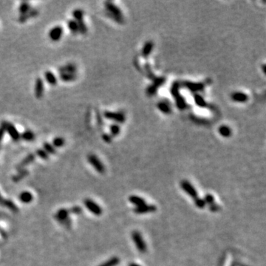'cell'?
I'll list each match as a JSON object with an SVG mask.
<instances>
[{"instance_id": "8992f818", "label": "cell", "mask_w": 266, "mask_h": 266, "mask_svg": "<svg viewBox=\"0 0 266 266\" xmlns=\"http://www.w3.org/2000/svg\"><path fill=\"white\" fill-rule=\"evenodd\" d=\"M84 204L86 206V208L90 212H92L93 215H95V216H100L102 215L103 210H102L101 207L98 203H96L93 200H91V199H85L84 200Z\"/></svg>"}, {"instance_id": "44dd1931", "label": "cell", "mask_w": 266, "mask_h": 266, "mask_svg": "<svg viewBox=\"0 0 266 266\" xmlns=\"http://www.w3.org/2000/svg\"><path fill=\"white\" fill-rule=\"evenodd\" d=\"M19 200L21 203H30L33 200V195L29 192H21L19 196Z\"/></svg>"}, {"instance_id": "5b68a950", "label": "cell", "mask_w": 266, "mask_h": 266, "mask_svg": "<svg viewBox=\"0 0 266 266\" xmlns=\"http://www.w3.org/2000/svg\"><path fill=\"white\" fill-rule=\"evenodd\" d=\"M180 187L183 189L189 196L192 197L193 200H195V198L198 197V193H197V190L195 189V187L192 186V184L190 183L189 181L186 180H181L180 183Z\"/></svg>"}, {"instance_id": "e575fe53", "label": "cell", "mask_w": 266, "mask_h": 266, "mask_svg": "<svg viewBox=\"0 0 266 266\" xmlns=\"http://www.w3.org/2000/svg\"><path fill=\"white\" fill-rule=\"evenodd\" d=\"M78 33H81V34H86L87 33V27L85 25V22L82 21H78Z\"/></svg>"}, {"instance_id": "f546056e", "label": "cell", "mask_w": 266, "mask_h": 266, "mask_svg": "<svg viewBox=\"0 0 266 266\" xmlns=\"http://www.w3.org/2000/svg\"><path fill=\"white\" fill-rule=\"evenodd\" d=\"M43 149L46 151L48 155H55L56 153V148L53 146V145L51 144L50 143H48V142H45L43 144Z\"/></svg>"}, {"instance_id": "74e56055", "label": "cell", "mask_w": 266, "mask_h": 266, "mask_svg": "<svg viewBox=\"0 0 266 266\" xmlns=\"http://www.w3.org/2000/svg\"><path fill=\"white\" fill-rule=\"evenodd\" d=\"M110 133H111V135H113V136H116V135H118V134L120 133V128L118 125L113 124L110 126Z\"/></svg>"}, {"instance_id": "ac0fdd59", "label": "cell", "mask_w": 266, "mask_h": 266, "mask_svg": "<svg viewBox=\"0 0 266 266\" xmlns=\"http://www.w3.org/2000/svg\"><path fill=\"white\" fill-rule=\"evenodd\" d=\"M185 86L190 91L193 93H196L198 91H202L204 89V84H195L192 82H186Z\"/></svg>"}, {"instance_id": "7dc6e473", "label": "cell", "mask_w": 266, "mask_h": 266, "mask_svg": "<svg viewBox=\"0 0 266 266\" xmlns=\"http://www.w3.org/2000/svg\"><path fill=\"white\" fill-rule=\"evenodd\" d=\"M232 266H235V265H232Z\"/></svg>"}, {"instance_id": "30bf717a", "label": "cell", "mask_w": 266, "mask_h": 266, "mask_svg": "<svg viewBox=\"0 0 266 266\" xmlns=\"http://www.w3.org/2000/svg\"><path fill=\"white\" fill-rule=\"evenodd\" d=\"M64 33V29L61 26H56L49 31L48 36L50 39L53 41H58L61 39Z\"/></svg>"}, {"instance_id": "ffe728a7", "label": "cell", "mask_w": 266, "mask_h": 266, "mask_svg": "<svg viewBox=\"0 0 266 266\" xmlns=\"http://www.w3.org/2000/svg\"><path fill=\"white\" fill-rule=\"evenodd\" d=\"M20 138H22L23 140H25V141L31 142L35 140L36 138V135L33 132H32L31 130H25V131L23 132L22 133L20 134Z\"/></svg>"}, {"instance_id": "7c38bea8", "label": "cell", "mask_w": 266, "mask_h": 266, "mask_svg": "<svg viewBox=\"0 0 266 266\" xmlns=\"http://www.w3.org/2000/svg\"><path fill=\"white\" fill-rule=\"evenodd\" d=\"M38 13H39V11H38V9H36V8H31L28 13L22 15H20L18 21L20 23H24L28 21V20L32 19V18L36 17L38 15Z\"/></svg>"}, {"instance_id": "7bdbcfd3", "label": "cell", "mask_w": 266, "mask_h": 266, "mask_svg": "<svg viewBox=\"0 0 266 266\" xmlns=\"http://www.w3.org/2000/svg\"><path fill=\"white\" fill-rule=\"evenodd\" d=\"M5 134V130L4 127H3L2 125L1 124L0 125V143H1L3 138H4Z\"/></svg>"}, {"instance_id": "484cf974", "label": "cell", "mask_w": 266, "mask_h": 266, "mask_svg": "<svg viewBox=\"0 0 266 266\" xmlns=\"http://www.w3.org/2000/svg\"><path fill=\"white\" fill-rule=\"evenodd\" d=\"M119 263L120 259L117 257H113L98 266H117Z\"/></svg>"}, {"instance_id": "cb8c5ba5", "label": "cell", "mask_w": 266, "mask_h": 266, "mask_svg": "<svg viewBox=\"0 0 266 266\" xmlns=\"http://www.w3.org/2000/svg\"><path fill=\"white\" fill-rule=\"evenodd\" d=\"M67 27L69 28L70 31L73 34H76V33H78V22L75 21L74 19H70L67 21Z\"/></svg>"}, {"instance_id": "277c9868", "label": "cell", "mask_w": 266, "mask_h": 266, "mask_svg": "<svg viewBox=\"0 0 266 266\" xmlns=\"http://www.w3.org/2000/svg\"><path fill=\"white\" fill-rule=\"evenodd\" d=\"M87 160L89 163L92 165V166L96 170L98 173L103 174L105 172V166L103 163L100 160V159L94 155V154H90L87 156Z\"/></svg>"}, {"instance_id": "2e32d148", "label": "cell", "mask_w": 266, "mask_h": 266, "mask_svg": "<svg viewBox=\"0 0 266 266\" xmlns=\"http://www.w3.org/2000/svg\"><path fill=\"white\" fill-rule=\"evenodd\" d=\"M232 98L233 101L236 102L244 103V102L247 101L248 97V95L245 93H242V92H235V93H232Z\"/></svg>"}, {"instance_id": "836d02e7", "label": "cell", "mask_w": 266, "mask_h": 266, "mask_svg": "<svg viewBox=\"0 0 266 266\" xmlns=\"http://www.w3.org/2000/svg\"><path fill=\"white\" fill-rule=\"evenodd\" d=\"M195 101L196 102L197 105H198L200 107H208V103L205 101L204 98L202 96H200V95H195Z\"/></svg>"}, {"instance_id": "4fadbf2b", "label": "cell", "mask_w": 266, "mask_h": 266, "mask_svg": "<svg viewBox=\"0 0 266 266\" xmlns=\"http://www.w3.org/2000/svg\"><path fill=\"white\" fill-rule=\"evenodd\" d=\"M35 158H36V155H35L34 154L31 153L28 155L25 158L20 162L19 164L16 166V169H17L18 171L21 169H24L25 167L26 166H28V164H31V163H32L33 161H34Z\"/></svg>"}, {"instance_id": "83f0119b", "label": "cell", "mask_w": 266, "mask_h": 266, "mask_svg": "<svg viewBox=\"0 0 266 266\" xmlns=\"http://www.w3.org/2000/svg\"><path fill=\"white\" fill-rule=\"evenodd\" d=\"M31 9V5L28 2H22L19 7V11L21 15L28 13Z\"/></svg>"}, {"instance_id": "603a6c76", "label": "cell", "mask_w": 266, "mask_h": 266, "mask_svg": "<svg viewBox=\"0 0 266 266\" xmlns=\"http://www.w3.org/2000/svg\"><path fill=\"white\" fill-rule=\"evenodd\" d=\"M28 174H29V172H28V170L25 169L19 170V171H18V173L13 177L12 178L13 181L15 182V183H17V182L21 181V180H23L25 177L28 176Z\"/></svg>"}, {"instance_id": "4316f807", "label": "cell", "mask_w": 266, "mask_h": 266, "mask_svg": "<svg viewBox=\"0 0 266 266\" xmlns=\"http://www.w3.org/2000/svg\"><path fill=\"white\" fill-rule=\"evenodd\" d=\"M152 48H153V43H152L151 41H147L143 48L142 55H143L144 57H147V56H149L150 53H151V51H152Z\"/></svg>"}, {"instance_id": "ab89813d", "label": "cell", "mask_w": 266, "mask_h": 266, "mask_svg": "<svg viewBox=\"0 0 266 266\" xmlns=\"http://www.w3.org/2000/svg\"><path fill=\"white\" fill-rule=\"evenodd\" d=\"M203 200L205 201V204H209V205H211V204L215 203V197L212 195L211 194H207V195H205L204 197Z\"/></svg>"}, {"instance_id": "d6a6232c", "label": "cell", "mask_w": 266, "mask_h": 266, "mask_svg": "<svg viewBox=\"0 0 266 266\" xmlns=\"http://www.w3.org/2000/svg\"><path fill=\"white\" fill-rule=\"evenodd\" d=\"M219 132H220V135L222 137H225V138H228L231 135V134H232L231 129L227 126H220V129H219Z\"/></svg>"}, {"instance_id": "8fae6325", "label": "cell", "mask_w": 266, "mask_h": 266, "mask_svg": "<svg viewBox=\"0 0 266 266\" xmlns=\"http://www.w3.org/2000/svg\"><path fill=\"white\" fill-rule=\"evenodd\" d=\"M44 92V81L41 78H37L35 81L34 86V93L36 98L39 99L43 97Z\"/></svg>"}, {"instance_id": "d4e9b609", "label": "cell", "mask_w": 266, "mask_h": 266, "mask_svg": "<svg viewBox=\"0 0 266 266\" xmlns=\"http://www.w3.org/2000/svg\"><path fill=\"white\" fill-rule=\"evenodd\" d=\"M73 18H74L75 21H76L77 22L80 21H82L84 20V11L81 9H76L73 11Z\"/></svg>"}, {"instance_id": "9c48e42d", "label": "cell", "mask_w": 266, "mask_h": 266, "mask_svg": "<svg viewBox=\"0 0 266 266\" xmlns=\"http://www.w3.org/2000/svg\"><path fill=\"white\" fill-rule=\"evenodd\" d=\"M171 92L173 93L174 96H175V99H176V103L177 106H178V107L181 109V110H183V109L186 107V103L185 101H184L183 97L180 96L178 93V84H175L172 86Z\"/></svg>"}, {"instance_id": "f6af8a7d", "label": "cell", "mask_w": 266, "mask_h": 266, "mask_svg": "<svg viewBox=\"0 0 266 266\" xmlns=\"http://www.w3.org/2000/svg\"><path fill=\"white\" fill-rule=\"evenodd\" d=\"M5 201V199L3 198L2 196V195H1V194H0V205H4Z\"/></svg>"}, {"instance_id": "9a60e30c", "label": "cell", "mask_w": 266, "mask_h": 266, "mask_svg": "<svg viewBox=\"0 0 266 266\" xmlns=\"http://www.w3.org/2000/svg\"><path fill=\"white\" fill-rule=\"evenodd\" d=\"M77 66L73 63H68L58 68L60 73H76Z\"/></svg>"}, {"instance_id": "f1b7e54d", "label": "cell", "mask_w": 266, "mask_h": 266, "mask_svg": "<svg viewBox=\"0 0 266 266\" xmlns=\"http://www.w3.org/2000/svg\"><path fill=\"white\" fill-rule=\"evenodd\" d=\"M158 108L162 113L165 114H169L171 112V108L169 107V105L166 102H160L158 103Z\"/></svg>"}, {"instance_id": "52a82bcc", "label": "cell", "mask_w": 266, "mask_h": 266, "mask_svg": "<svg viewBox=\"0 0 266 266\" xmlns=\"http://www.w3.org/2000/svg\"><path fill=\"white\" fill-rule=\"evenodd\" d=\"M157 207L155 205H151V204H144L140 206L135 207L133 209L134 213L137 215H144V214L152 213V212H156Z\"/></svg>"}, {"instance_id": "bcb514c9", "label": "cell", "mask_w": 266, "mask_h": 266, "mask_svg": "<svg viewBox=\"0 0 266 266\" xmlns=\"http://www.w3.org/2000/svg\"><path fill=\"white\" fill-rule=\"evenodd\" d=\"M129 266H140V265L137 263H134V262H133V263H130V265H129Z\"/></svg>"}, {"instance_id": "b9f144b4", "label": "cell", "mask_w": 266, "mask_h": 266, "mask_svg": "<svg viewBox=\"0 0 266 266\" xmlns=\"http://www.w3.org/2000/svg\"><path fill=\"white\" fill-rule=\"evenodd\" d=\"M102 138H103V140H104L106 143H110V142L112 141V139H113V136L108 135V134L104 133L103 134V135H102Z\"/></svg>"}, {"instance_id": "ee69618b", "label": "cell", "mask_w": 266, "mask_h": 266, "mask_svg": "<svg viewBox=\"0 0 266 266\" xmlns=\"http://www.w3.org/2000/svg\"><path fill=\"white\" fill-rule=\"evenodd\" d=\"M71 223H72V221L69 217V218L67 219V220H65L64 222H63L62 223H61V225H63L64 226L66 227V228H70V227L71 226Z\"/></svg>"}, {"instance_id": "ba28073f", "label": "cell", "mask_w": 266, "mask_h": 266, "mask_svg": "<svg viewBox=\"0 0 266 266\" xmlns=\"http://www.w3.org/2000/svg\"><path fill=\"white\" fill-rule=\"evenodd\" d=\"M103 115L107 119L114 120L117 123H123L125 121V115L122 113L106 111L103 113Z\"/></svg>"}, {"instance_id": "6da1fadb", "label": "cell", "mask_w": 266, "mask_h": 266, "mask_svg": "<svg viewBox=\"0 0 266 266\" xmlns=\"http://www.w3.org/2000/svg\"><path fill=\"white\" fill-rule=\"evenodd\" d=\"M104 5L106 8V15H107L109 17L111 18L116 22H123V16H122L121 11L118 7H117L114 3L111 2H106L104 3Z\"/></svg>"}, {"instance_id": "7402d4cb", "label": "cell", "mask_w": 266, "mask_h": 266, "mask_svg": "<svg viewBox=\"0 0 266 266\" xmlns=\"http://www.w3.org/2000/svg\"><path fill=\"white\" fill-rule=\"evenodd\" d=\"M60 79L65 82H70L73 81L77 78L76 73H60Z\"/></svg>"}, {"instance_id": "e0dca14e", "label": "cell", "mask_w": 266, "mask_h": 266, "mask_svg": "<svg viewBox=\"0 0 266 266\" xmlns=\"http://www.w3.org/2000/svg\"><path fill=\"white\" fill-rule=\"evenodd\" d=\"M44 78L46 81L51 86H56L57 84L58 80L56 76L51 71H46L44 73Z\"/></svg>"}, {"instance_id": "3957f363", "label": "cell", "mask_w": 266, "mask_h": 266, "mask_svg": "<svg viewBox=\"0 0 266 266\" xmlns=\"http://www.w3.org/2000/svg\"><path fill=\"white\" fill-rule=\"evenodd\" d=\"M1 124L2 125L5 132L8 133V135H10V137L13 140L18 141L21 138H20V133L13 123L8 121H3Z\"/></svg>"}, {"instance_id": "d590c367", "label": "cell", "mask_w": 266, "mask_h": 266, "mask_svg": "<svg viewBox=\"0 0 266 266\" xmlns=\"http://www.w3.org/2000/svg\"><path fill=\"white\" fill-rule=\"evenodd\" d=\"M36 155H38L39 158L43 159V160H48V159H49V155L43 149H38L36 150Z\"/></svg>"}, {"instance_id": "60d3db41", "label": "cell", "mask_w": 266, "mask_h": 266, "mask_svg": "<svg viewBox=\"0 0 266 266\" xmlns=\"http://www.w3.org/2000/svg\"><path fill=\"white\" fill-rule=\"evenodd\" d=\"M209 210L212 212H218L219 210H220V206L217 204H216L215 203L211 204L209 205Z\"/></svg>"}, {"instance_id": "5bb4252c", "label": "cell", "mask_w": 266, "mask_h": 266, "mask_svg": "<svg viewBox=\"0 0 266 266\" xmlns=\"http://www.w3.org/2000/svg\"><path fill=\"white\" fill-rule=\"evenodd\" d=\"M69 215H70L69 209H61L56 212L54 217L58 222H59L61 224L63 222H64L67 219L69 218Z\"/></svg>"}, {"instance_id": "f35d334b", "label": "cell", "mask_w": 266, "mask_h": 266, "mask_svg": "<svg viewBox=\"0 0 266 266\" xmlns=\"http://www.w3.org/2000/svg\"><path fill=\"white\" fill-rule=\"evenodd\" d=\"M70 214H73V215H79L82 213V209L78 205H76V206L72 207L71 209H69Z\"/></svg>"}, {"instance_id": "d6986e66", "label": "cell", "mask_w": 266, "mask_h": 266, "mask_svg": "<svg viewBox=\"0 0 266 266\" xmlns=\"http://www.w3.org/2000/svg\"><path fill=\"white\" fill-rule=\"evenodd\" d=\"M129 201L136 207L146 204V200L144 199L139 196H136V195H131L129 197Z\"/></svg>"}, {"instance_id": "1f68e13d", "label": "cell", "mask_w": 266, "mask_h": 266, "mask_svg": "<svg viewBox=\"0 0 266 266\" xmlns=\"http://www.w3.org/2000/svg\"><path fill=\"white\" fill-rule=\"evenodd\" d=\"M65 144V140L62 137H56L53 140V146L55 148H59Z\"/></svg>"}, {"instance_id": "8d00e7d4", "label": "cell", "mask_w": 266, "mask_h": 266, "mask_svg": "<svg viewBox=\"0 0 266 266\" xmlns=\"http://www.w3.org/2000/svg\"><path fill=\"white\" fill-rule=\"evenodd\" d=\"M194 203H195V205H196L197 208L199 209H204L205 206V201L203 200V198H200V197H197L194 200Z\"/></svg>"}, {"instance_id": "4dcf8cb0", "label": "cell", "mask_w": 266, "mask_h": 266, "mask_svg": "<svg viewBox=\"0 0 266 266\" xmlns=\"http://www.w3.org/2000/svg\"><path fill=\"white\" fill-rule=\"evenodd\" d=\"M4 206H5L6 208H8L11 211H12V212H14V213H17V212H19V209H18V207L16 206V204L10 200H5L4 203Z\"/></svg>"}, {"instance_id": "7a4b0ae2", "label": "cell", "mask_w": 266, "mask_h": 266, "mask_svg": "<svg viewBox=\"0 0 266 266\" xmlns=\"http://www.w3.org/2000/svg\"><path fill=\"white\" fill-rule=\"evenodd\" d=\"M132 238L135 243V246H136L138 250L141 253H144L146 251V242H145L144 240H143V237L140 235V232H138V231H134L132 233Z\"/></svg>"}]
</instances>
